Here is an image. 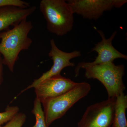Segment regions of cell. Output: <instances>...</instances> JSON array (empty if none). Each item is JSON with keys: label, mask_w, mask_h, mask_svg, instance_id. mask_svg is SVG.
I'll list each match as a JSON object with an SVG mask.
<instances>
[{"label": "cell", "mask_w": 127, "mask_h": 127, "mask_svg": "<svg viewBox=\"0 0 127 127\" xmlns=\"http://www.w3.org/2000/svg\"><path fill=\"white\" fill-rule=\"evenodd\" d=\"M19 110L17 106H7L4 112H0V127L11 120L19 112Z\"/></svg>", "instance_id": "obj_13"}, {"label": "cell", "mask_w": 127, "mask_h": 127, "mask_svg": "<svg viewBox=\"0 0 127 127\" xmlns=\"http://www.w3.org/2000/svg\"><path fill=\"white\" fill-rule=\"evenodd\" d=\"M61 75L44 80L34 88L37 99L42 104L46 100L65 93L77 84Z\"/></svg>", "instance_id": "obj_9"}, {"label": "cell", "mask_w": 127, "mask_h": 127, "mask_svg": "<svg viewBox=\"0 0 127 127\" xmlns=\"http://www.w3.org/2000/svg\"><path fill=\"white\" fill-rule=\"evenodd\" d=\"M40 11L47 22L48 31L58 36L65 35L72 30L73 12L65 0H42Z\"/></svg>", "instance_id": "obj_2"}, {"label": "cell", "mask_w": 127, "mask_h": 127, "mask_svg": "<svg viewBox=\"0 0 127 127\" xmlns=\"http://www.w3.org/2000/svg\"><path fill=\"white\" fill-rule=\"evenodd\" d=\"M127 108V96L121 94L116 98L114 116L112 127H127L126 111Z\"/></svg>", "instance_id": "obj_11"}, {"label": "cell", "mask_w": 127, "mask_h": 127, "mask_svg": "<svg viewBox=\"0 0 127 127\" xmlns=\"http://www.w3.org/2000/svg\"><path fill=\"white\" fill-rule=\"evenodd\" d=\"M3 61L2 56L0 54V86L3 81Z\"/></svg>", "instance_id": "obj_16"}, {"label": "cell", "mask_w": 127, "mask_h": 127, "mask_svg": "<svg viewBox=\"0 0 127 127\" xmlns=\"http://www.w3.org/2000/svg\"><path fill=\"white\" fill-rule=\"evenodd\" d=\"M36 6L22 8L16 6L0 8V33L7 31L10 27H14L35 11Z\"/></svg>", "instance_id": "obj_10"}, {"label": "cell", "mask_w": 127, "mask_h": 127, "mask_svg": "<svg viewBox=\"0 0 127 127\" xmlns=\"http://www.w3.org/2000/svg\"><path fill=\"white\" fill-rule=\"evenodd\" d=\"M67 2L73 13L81 16L84 19L96 20L105 11L113 8H120L127 0H68Z\"/></svg>", "instance_id": "obj_6"}, {"label": "cell", "mask_w": 127, "mask_h": 127, "mask_svg": "<svg viewBox=\"0 0 127 127\" xmlns=\"http://www.w3.org/2000/svg\"><path fill=\"white\" fill-rule=\"evenodd\" d=\"M50 43L51 48L48 55L53 62L52 66L49 70L43 73L40 77L34 80L31 84L22 90L20 94L30 89L34 88L48 78L61 75V73L64 68L67 67H74L75 64L71 62V59L81 56L80 51L75 50L72 52H67L62 51L57 47L53 39H51Z\"/></svg>", "instance_id": "obj_7"}, {"label": "cell", "mask_w": 127, "mask_h": 127, "mask_svg": "<svg viewBox=\"0 0 127 127\" xmlns=\"http://www.w3.org/2000/svg\"><path fill=\"white\" fill-rule=\"evenodd\" d=\"M102 38L101 41L95 44L91 52H96L98 54L96 59L92 62H82L78 64L75 69V76L79 74L81 68H83L88 66L100 65L110 62H113L115 59L121 58L127 60V56L121 53L116 49L112 45V41L114 39L117 32L115 31L109 38L106 39L104 32L101 30H97Z\"/></svg>", "instance_id": "obj_8"}, {"label": "cell", "mask_w": 127, "mask_h": 127, "mask_svg": "<svg viewBox=\"0 0 127 127\" xmlns=\"http://www.w3.org/2000/svg\"><path fill=\"white\" fill-rule=\"evenodd\" d=\"M27 118L25 113L18 112L11 120L6 123V125L2 127H22Z\"/></svg>", "instance_id": "obj_14"}, {"label": "cell", "mask_w": 127, "mask_h": 127, "mask_svg": "<svg viewBox=\"0 0 127 127\" xmlns=\"http://www.w3.org/2000/svg\"><path fill=\"white\" fill-rule=\"evenodd\" d=\"M91 89L89 83H78L74 87L65 93L43 103V113L47 127L55 120L61 118L74 104L86 97Z\"/></svg>", "instance_id": "obj_3"}, {"label": "cell", "mask_w": 127, "mask_h": 127, "mask_svg": "<svg viewBox=\"0 0 127 127\" xmlns=\"http://www.w3.org/2000/svg\"><path fill=\"white\" fill-rule=\"evenodd\" d=\"M87 79H96L103 85L108 98H116L123 93L125 86L123 81L125 66L116 65L113 62L84 67Z\"/></svg>", "instance_id": "obj_4"}, {"label": "cell", "mask_w": 127, "mask_h": 127, "mask_svg": "<svg viewBox=\"0 0 127 127\" xmlns=\"http://www.w3.org/2000/svg\"><path fill=\"white\" fill-rule=\"evenodd\" d=\"M31 21L24 19L12 29L0 33V54L4 65L14 72L16 62L21 51L28 50L32 43L28 34L33 28Z\"/></svg>", "instance_id": "obj_1"}, {"label": "cell", "mask_w": 127, "mask_h": 127, "mask_svg": "<svg viewBox=\"0 0 127 127\" xmlns=\"http://www.w3.org/2000/svg\"><path fill=\"white\" fill-rule=\"evenodd\" d=\"M8 6L27 8L31 6L30 3L21 0H0V8Z\"/></svg>", "instance_id": "obj_15"}, {"label": "cell", "mask_w": 127, "mask_h": 127, "mask_svg": "<svg viewBox=\"0 0 127 127\" xmlns=\"http://www.w3.org/2000/svg\"><path fill=\"white\" fill-rule=\"evenodd\" d=\"M116 98H108L87 108L78 127H112Z\"/></svg>", "instance_id": "obj_5"}, {"label": "cell", "mask_w": 127, "mask_h": 127, "mask_svg": "<svg viewBox=\"0 0 127 127\" xmlns=\"http://www.w3.org/2000/svg\"><path fill=\"white\" fill-rule=\"evenodd\" d=\"M41 103L36 98L34 100V107L32 113L35 118V123L32 127H47Z\"/></svg>", "instance_id": "obj_12"}]
</instances>
